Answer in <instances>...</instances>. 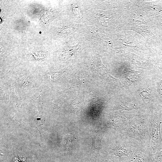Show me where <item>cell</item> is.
I'll use <instances>...</instances> for the list:
<instances>
[{
    "mask_svg": "<svg viewBox=\"0 0 162 162\" xmlns=\"http://www.w3.org/2000/svg\"><path fill=\"white\" fill-rule=\"evenodd\" d=\"M160 104H161V105L162 106V102H161L160 103Z\"/></svg>",
    "mask_w": 162,
    "mask_h": 162,
    "instance_id": "cell-15",
    "label": "cell"
},
{
    "mask_svg": "<svg viewBox=\"0 0 162 162\" xmlns=\"http://www.w3.org/2000/svg\"><path fill=\"white\" fill-rule=\"evenodd\" d=\"M113 136L108 145L109 150L118 160L127 162L135 147L140 142L119 132Z\"/></svg>",
    "mask_w": 162,
    "mask_h": 162,
    "instance_id": "cell-3",
    "label": "cell"
},
{
    "mask_svg": "<svg viewBox=\"0 0 162 162\" xmlns=\"http://www.w3.org/2000/svg\"><path fill=\"white\" fill-rule=\"evenodd\" d=\"M150 111L144 107L140 109L126 126L119 131L122 134L134 139L142 145L151 146L148 130Z\"/></svg>",
    "mask_w": 162,
    "mask_h": 162,
    "instance_id": "cell-2",
    "label": "cell"
},
{
    "mask_svg": "<svg viewBox=\"0 0 162 162\" xmlns=\"http://www.w3.org/2000/svg\"><path fill=\"white\" fill-rule=\"evenodd\" d=\"M145 15L133 4L128 8L124 9L121 28L124 30H133L142 35L151 43L153 46L159 42V38L152 32L145 20Z\"/></svg>",
    "mask_w": 162,
    "mask_h": 162,
    "instance_id": "cell-1",
    "label": "cell"
},
{
    "mask_svg": "<svg viewBox=\"0 0 162 162\" xmlns=\"http://www.w3.org/2000/svg\"><path fill=\"white\" fill-rule=\"evenodd\" d=\"M155 60V67L160 70L162 74V58L156 56ZM155 87L160 102H162V78L160 81L156 83Z\"/></svg>",
    "mask_w": 162,
    "mask_h": 162,
    "instance_id": "cell-10",
    "label": "cell"
},
{
    "mask_svg": "<svg viewBox=\"0 0 162 162\" xmlns=\"http://www.w3.org/2000/svg\"><path fill=\"white\" fill-rule=\"evenodd\" d=\"M125 72L126 79L131 82H136L142 78V74L141 72L136 71L130 69H127Z\"/></svg>",
    "mask_w": 162,
    "mask_h": 162,
    "instance_id": "cell-11",
    "label": "cell"
},
{
    "mask_svg": "<svg viewBox=\"0 0 162 162\" xmlns=\"http://www.w3.org/2000/svg\"><path fill=\"white\" fill-rule=\"evenodd\" d=\"M160 128L161 129V132L162 137V106L161 112V124H160Z\"/></svg>",
    "mask_w": 162,
    "mask_h": 162,
    "instance_id": "cell-14",
    "label": "cell"
},
{
    "mask_svg": "<svg viewBox=\"0 0 162 162\" xmlns=\"http://www.w3.org/2000/svg\"><path fill=\"white\" fill-rule=\"evenodd\" d=\"M152 154L154 162H162V147Z\"/></svg>",
    "mask_w": 162,
    "mask_h": 162,
    "instance_id": "cell-13",
    "label": "cell"
},
{
    "mask_svg": "<svg viewBox=\"0 0 162 162\" xmlns=\"http://www.w3.org/2000/svg\"><path fill=\"white\" fill-rule=\"evenodd\" d=\"M159 36L160 41L158 45L154 48L156 56L162 58V34H159Z\"/></svg>",
    "mask_w": 162,
    "mask_h": 162,
    "instance_id": "cell-12",
    "label": "cell"
},
{
    "mask_svg": "<svg viewBox=\"0 0 162 162\" xmlns=\"http://www.w3.org/2000/svg\"><path fill=\"white\" fill-rule=\"evenodd\" d=\"M122 53L127 61L136 68L151 70L155 67L150 57L140 56L125 50Z\"/></svg>",
    "mask_w": 162,
    "mask_h": 162,
    "instance_id": "cell-7",
    "label": "cell"
},
{
    "mask_svg": "<svg viewBox=\"0 0 162 162\" xmlns=\"http://www.w3.org/2000/svg\"><path fill=\"white\" fill-rule=\"evenodd\" d=\"M134 4L145 16L151 18L162 13V0L137 1Z\"/></svg>",
    "mask_w": 162,
    "mask_h": 162,
    "instance_id": "cell-8",
    "label": "cell"
},
{
    "mask_svg": "<svg viewBox=\"0 0 162 162\" xmlns=\"http://www.w3.org/2000/svg\"><path fill=\"white\" fill-rule=\"evenodd\" d=\"M127 162H154L151 147L139 142L129 158Z\"/></svg>",
    "mask_w": 162,
    "mask_h": 162,
    "instance_id": "cell-6",
    "label": "cell"
},
{
    "mask_svg": "<svg viewBox=\"0 0 162 162\" xmlns=\"http://www.w3.org/2000/svg\"><path fill=\"white\" fill-rule=\"evenodd\" d=\"M160 103L155 105L151 110L148 130L152 153L162 147V137L160 130L161 112Z\"/></svg>",
    "mask_w": 162,
    "mask_h": 162,
    "instance_id": "cell-4",
    "label": "cell"
},
{
    "mask_svg": "<svg viewBox=\"0 0 162 162\" xmlns=\"http://www.w3.org/2000/svg\"><path fill=\"white\" fill-rule=\"evenodd\" d=\"M149 25L155 34L158 35L162 34V13L149 18Z\"/></svg>",
    "mask_w": 162,
    "mask_h": 162,
    "instance_id": "cell-9",
    "label": "cell"
},
{
    "mask_svg": "<svg viewBox=\"0 0 162 162\" xmlns=\"http://www.w3.org/2000/svg\"><path fill=\"white\" fill-rule=\"evenodd\" d=\"M122 48H130L143 53L150 54L155 56L156 52L153 49L148 47L143 42L138 40L126 32L119 39Z\"/></svg>",
    "mask_w": 162,
    "mask_h": 162,
    "instance_id": "cell-5",
    "label": "cell"
},
{
    "mask_svg": "<svg viewBox=\"0 0 162 162\" xmlns=\"http://www.w3.org/2000/svg\"></svg>",
    "mask_w": 162,
    "mask_h": 162,
    "instance_id": "cell-16",
    "label": "cell"
}]
</instances>
